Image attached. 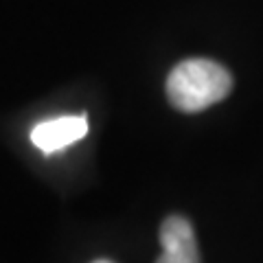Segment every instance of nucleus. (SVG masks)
I'll return each mask as SVG.
<instances>
[{
	"label": "nucleus",
	"mask_w": 263,
	"mask_h": 263,
	"mask_svg": "<svg viewBox=\"0 0 263 263\" xmlns=\"http://www.w3.org/2000/svg\"><path fill=\"white\" fill-rule=\"evenodd\" d=\"M162 254L156 263H200L195 230L182 215H171L160 226Z\"/></svg>",
	"instance_id": "nucleus-3"
},
{
	"label": "nucleus",
	"mask_w": 263,
	"mask_h": 263,
	"mask_svg": "<svg viewBox=\"0 0 263 263\" xmlns=\"http://www.w3.org/2000/svg\"><path fill=\"white\" fill-rule=\"evenodd\" d=\"M95 263H114V261H110V259H99V261H95Z\"/></svg>",
	"instance_id": "nucleus-4"
},
{
	"label": "nucleus",
	"mask_w": 263,
	"mask_h": 263,
	"mask_svg": "<svg viewBox=\"0 0 263 263\" xmlns=\"http://www.w3.org/2000/svg\"><path fill=\"white\" fill-rule=\"evenodd\" d=\"M86 134H88L86 114H66V117L37 123L31 129V143L44 156H51L75 145L81 138H86Z\"/></svg>",
	"instance_id": "nucleus-2"
},
{
	"label": "nucleus",
	"mask_w": 263,
	"mask_h": 263,
	"mask_svg": "<svg viewBox=\"0 0 263 263\" xmlns=\"http://www.w3.org/2000/svg\"><path fill=\"white\" fill-rule=\"evenodd\" d=\"M167 99L176 110L195 114L230 95L233 75L221 64L204 57L180 62L167 77Z\"/></svg>",
	"instance_id": "nucleus-1"
}]
</instances>
